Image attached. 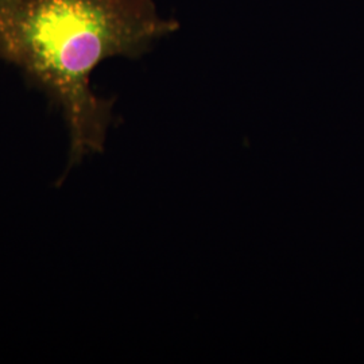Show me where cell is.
Returning <instances> with one entry per match:
<instances>
[{
	"instance_id": "obj_1",
	"label": "cell",
	"mask_w": 364,
	"mask_h": 364,
	"mask_svg": "<svg viewBox=\"0 0 364 364\" xmlns=\"http://www.w3.org/2000/svg\"><path fill=\"white\" fill-rule=\"evenodd\" d=\"M178 27L154 0H21L0 14V60L22 69L61 109L73 166L103 151L112 122L114 102L92 91L96 66L141 57Z\"/></svg>"
},
{
	"instance_id": "obj_2",
	"label": "cell",
	"mask_w": 364,
	"mask_h": 364,
	"mask_svg": "<svg viewBox=\"0 0 364 364\" xmlns=\"http://www.w3.org/2000/svg\"><path fill=\"white\" fill-rule=\"evenodd\" d=\"M21 0H0V14L7 11L9 9L14 7Z\"/></svg>"
}]
</instances>
